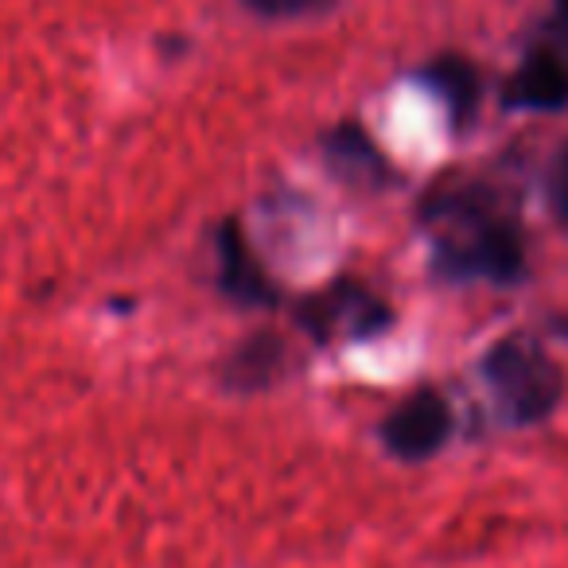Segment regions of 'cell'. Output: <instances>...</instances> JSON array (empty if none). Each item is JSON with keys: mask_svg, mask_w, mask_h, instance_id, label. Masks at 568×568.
I'll return each mask as SVG.
<instances>
[{"mask_svg": "<svg viewBox=\"0 0 568 568\" xmlns=\"http://www.w3.org/2000/svg\"><path fill=\"white\" fill-rule=\"evenodd\" d=\"M433 273L452 284L510 288L526 276V234L510 191L475 175H448L417 206Z\"/></svg>", "mask_w": 568, "mask_h": 568, "instance_id": "1", "label": "cell"}, {"mask_svg": "<svg viewBox=\"0 0 568 568\" xmlns=\"http://www.w3.org/2000/svg\"><path fill=\"white\" fill-rule=\"evenodd\" d=\"M479 374L498 417L514 428H529L549 420L557 413V405L565 402V389H568L565 366L529 332L503 335L479 358Z\"/></svg>", "mask_w": 568, "mask_h": 568, "instance_id": "2", "label": "cell"}, {"mask_svg": "<svg viewBox=\"0 0 568 568\" xmlns=\"http://www.w3.org/2000/svg\"><path fill=\"white\" fill-rule=\"evenodd\" d=\"M296 324L316 343L332 347V343L378 339V335L394 324V312H389V304L374 293L371 284L335 281L332 288L304 296V301L296 304Z\"/></svg>", "mask_w": 568, "mask_h": 568, "instance_id": "3", "label": "cell"}, {"mask_svg": "<svg viewBox=\"0 0 568 568\" xmlns=\"http://www.w3.org/2000/svg\"><path fill=\"white\" fill-rule=\"evenodd\" d=\"M503 102L529 113L568 110V20L557 12L526 40V51L503 87Z\"/></svg>", "mask_w": 568, "mask_h": 568, "instance_id": "4", "label": "cell"}, {"mask_svg": "<svg viewBox=\"0 0 568 568\" xmlns=\"http://www.w3.org/2000/svg\"><path fill=\"white\" fill-rule=\"evenodd\" d=\"M452 436V405L440 389L425 386L409 394L382 420V448L402 464H425L444 452Z\"/></svg>", "mask_w": 568, "mask_h": 568, "instance_id": "5", "label": "cell"}, {"mask_svg": "<svg viewBox=\"0 0 568 568\" xmlns=\"http://www.w3.org/2000/svg\"><path fill=\"white\" fill-rule=\"evenodd\" d=\"M219 288L242 308H273L281 304V288L261 265L253 245L245 242V230L237 219L219 226Z\"/></svg>", "mask_w": 568, "mask_h": 568, "instance_id": "6", "label": "cell"}, {"mask_svg": "<svg viewBox=\"0 0 568 568\" xmlns=\"http://www.w3.org/2000/svg\"><path fill=\"white\" fill-rule=\"evenodd\" d=\"M324 156L327 168L343 183H351V187L378 191L389 180V160L382 156L378 144L371 141V133L363 125H355V121H343V125H335L324 136Z\"/></svg>", "mask_w": 568, "mask_h": 568, "instance_id": "7", "label": "cell"}, {"mask_svg": "<svg viewBox=\"0 0 568 568\" xmlns=\"http://www.w3.org/2000/svg\"><path fill=\"white\" fill-rule=\"evenodd\" d=\"M284 371H288V347H284V339L276 332H257L230 351L226 366H222V382L234 394H261L273 382H281Z\"/></svg>", "mask_w": 568, "mask_h": 568, "instance_id": "8", "label": "cell"}, {"mask_svg": "<svg viewBox=\"0 0 568 568\" xmlns=\"http://www.w3.org/2000/svg\"><path fill=\"white\" fill-rule=\"evenodd\" d=\"M420 82H425V87L440 98L456 129H464L467 121L475 118L479 102H483V74H479V67H475L471 59H464V55L428 59V63L420 67Z\"/></svg>", "mask_w": 568, "mask_h": 568, "instance_id": "9", "label": "cell"}, {"mask_svg": "<svg viewBox=\"0 0 568 568\" xmlns=\"http://www.w3.org/2000/svg\"><path fill=\"white\" fill-rule=\"evenodd\" d=\"M242 4L261 20H308L335 9V0H242Z\"/></svg>", "mask_w": 568, "mask_h": 568, "instance_id": "10", "label": "cell"}, {"mask_svg": "<svg viewBox=\"0 0 568 568\" xmlns=\"http://www.w3.org/2000/svg\"><path fill=\"white\" fill-rule=\"evenodd\" d=\"M545 203L560 230H568V144L557 152L549 175H545Z\"/></svg>", "mask_w": 568, "mask_h": 568, "instance_id": "11", "label": "cell"}, {"mask_svg": "<svg viewBox=\"0 0 568 568\" xmlns=\"http://www.w3.org/2000/svg\"><path fill=\"white\" fill-rule=\"evenodd\" d=\"M552 4H557V17L568 20V0H552Z\"/></svg>", "mask_w": 568, "mask_h": 568, "instance_id": "12", "label": "cell"}]
</instances>
